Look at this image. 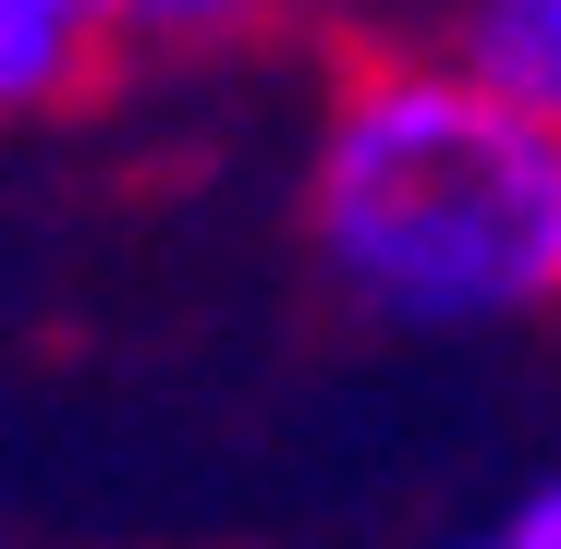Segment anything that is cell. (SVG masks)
Listing matches in <instances>:
<instances>
[{"mask_svg":"<svg viewBox=\"0 0 561 549\" xmlns=\"http://www.w3.org/2000/svg\"><path fill=\"white\" fill-rule=\"evenodd\" d=\"M306 244L379 330H501L561 306V123L477 61H354L318 111Z\"/></svg>","mask_w":561,"mask_h":549,"instance_id":"1","label":"cell"},{"mask_svg":"<svg viewBox=\"0 0 561 549\" xmlns=\"http://www.w3.org/2000/svg\"><path fill=\"white\" fill-rule=\"evenodd\" d=\"M111 49V0H0V123L85 99Z\"/></svg>","mask_w":561,"mask_h":549,"instance_id":"2","label":"cell"},{"mask_svg":"<svg viewBox=\"0 0 561 549\" xmlns=\"http://www.w3.org/2000/svg\"><path fill=\"white\" fill-rule=\"evenodd\" d=\"M294 13L306 0H111V37L123 49H244Z\"/></svg>","mask_w":561,"mask_h":549,"instance_id":"4","label":"cell"},{"mask_svg":"<svg viewBox=\"0 0 561 549\" xmlns=\"http://www.w3.org/2000/svg\"><path fill=\"white\" fill-rule=\"evenodd\" d=\"M451 549H561V477H537L489 537H451Z\"/></svg>","mask_w":561,"mask_h":549,"instance_id":"5","label":"cell"},{"mask_svg":"<svg viewBox=\"0 0 561 549\" xmlns=\"http://www.w3.org/2000/svg\"><path fill=\"white\" fill-rule=\"evenodd\" d=\"M451 61H477L501 99H525L537 123H561V0H463Z\"/></svg>","mask_w":561,"mask_h":549,"instance_id":"3","label":"cell"}]
</instances>
